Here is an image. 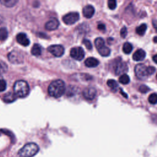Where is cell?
<instances>
[{"label":"cell","instance_id":"2e32d148","mask_svg":"<svg viewBox=\"0 0 157 157\" xmlns=\"http://www.w3.org/2000/svg\"><path fill=\"white\" fill-rule=\"evenodd\" d=\"M17 99L16 95L14 94V93L12 92H8L7 93H6L4 94L2 97L3 101L6 103H10L13 101H15Z\"/></svg>","mask_w":157,"mask_h":157},{"label":"cell","instance_id":"4316f807","mask_svg":"<svg viewBox=\"0 0 157 157\" xmlns=\"http://www.w3.org/2000/svg\"><path fill=\"white\" fill-rule=\"evenodd\" d=\"M7 68L8 67L6 63L3 61L0 60V75L6 72L7 71Z\"/></svg>","mask_w":157,"mask_h":157},{"label":"cell","instance_id":"9a60e30c","mask_svg":"<svg viewBox=\"0 0 157 157\" xmlns=\"http://www.w3.org/2000/svg\"><path fill=\"white\" fill-rule=\"evenodd\" d=\"M99 61L93 57H89L85 61V65L88 67H95L99 64Z\"/></svg>","mask_w":157,"mask_h":157},{"label":"cell","instance_id":"5b68a950","mask_svg":"<svg viewBox=\"0 0 157 157\" xmlns=\"http://www.w3.org/2000/svg\"><path fill=\"white\" fill-rule=\"evenodd\" d=\"M80 18L79 13L77 12H71L66 14L63 17V22L68 25H71L76 23Z\"/></svg>","mask_w":157,"mask_h":157},{"label":"cell","instance_id":"4dcf8cb0","mask_svg":"<svg viewBox=\"0 0 157 157\" xmlns=\"http://www.w3.org/2000/svg\"><path fill=\"white\" fill-rule=\"evenodd\" d=\"M6 86H7L6 82L3 79H1L0 80V92L4 91L6 88Z\"/></svg>","mask_w":157,"mask_h":157},{"label":"cell","instance_id":"83f0119b","mask_svg":"<svg viewBox=\"0 0 157 157\" xmlns=\"http://www.w3.org/2000/svg\"><path fill=\"white\" fill-rule=\"evenodd\" d=\"M108 7L110 9L113 10L116 8L117 7V2L115 0H109L107 2Z\"/></svg>","mask_w":157,"mask_h":157},{"label":"cell","instance_id":"8fae6325","mask_svg":"<svg viewBox=\"0 0 157 157\" xmlns=\"http://www.w3.org/2000/svg\"><path fill=\"white\" fill-rule=\"evenodd\" d=\"M59 21L55 18H52L45 25V28L47 30L53 31L57 29L59 26Z\"/></svg>","mask_w":157,"mask_h":157},{"label":"cell","instance_id":"3957f363","mask_svg":"<svg viewBox=\"0 0 157 157\" xmlns=\"http://www.w3.org/2000/svg\"><path fill=\"white\" fill-rule=\"evenodd\" d=\"M39 150V146L34 142H29L25 144L19 151L18 155L20 157H32Z\"/></svg>","mask_w":157,"mask_h":157},{"label":"cell","instance_id":"4fadbf2b","mask_svg":"<svg viewBox=\"0 0 157 157\" xmlns=\"http://www.w3.org/2000/svg\"><path fill=\"white\" fill-rule=\"evenodd\" d=\"M94 12H95L94 8L91 5H87L85 6L82 10L83 16L86 18H91L93 16Z\"/></svg>","mask_w":157,"mask_h":157},{"label":"cell","instance_id":"7c38bea8","mask_svg":"<svg viewBox=\"0 0 157 157\" xmlns=\"http://www.w3.org/2000/svg\"><path fill=\"white\" fill-rule=\"evenodd\" d=\"M16 39L18 43L25 47L28 46L30 43L29 39H28V36L25 33H18L16 36Z\"/></svg>","mask_w":157,"mask_h":157},{"label":"cell","instance_id":"7402d4cb","mask_svg":"<svg viewBox=\"0 0 157 157\" xmlns=\"http://www.w3.org/2000/svg\"><path fill=\"white\" fill-rule=\"evenodd\" d=\"M8 36V31L6 28L1 27L0 28V40H4L6 39Z\"/></svg>","mask_w":157,"mask_h":157},{"label":"cell","instance_id":"ba28073f","mask_svg":"<svg viewBox=\"0 0 157 157\" xmlns=\"http://www.w3.org/2000/svg\"><path fill=\"white\" fill-rule=\"evenodd\" d=\"M48 52L56 57L61 56L64 52V47L61 45H52L47 48Z\"/></svg>","mask_w":157,"mask_h":157},{"label":"cell","instance_id":"f1b7e54d","mask_svg":"<svg viewBox=\"0 0 157 157\" xmlns=\"http://www.w3.org/2000/svg\"><path fill=\"white\" fill-rule=\"evenodd\" d=\"M139 90L142 93H147L148 91H150V88L145 85H142L139 86Z\"/></svg>","mask_w":157,"mask_h":157},{"label":"cell","instance_id":"603a6c76","mask_svg":"<svg viewBox=\"0 0 157 157\" xmlns=\"http://www.w3.org/2000/svg\"><path fill=\"white\" fill-rule=\"evenodd\" d=\"M0 2L6 7H11L13 6L17 2V1H16V0H1Z\"/></svg>","mask_w":157,"mask_h":157},{"label":"cell","instance_id":"44dd1931","mask_svg":"<svg viewBox=\"0 0 157 157\" xmlns=\"http://www.w3.org/2000/svg\"><path fill=\"white\" fill-rule=\"evenodd\" d=\"M129 82H130L129 77L126 74L121 75L120 77H119V82L121 83V84L126 85V84L129 83Z\"/></svg>","mask_w":157,"mask_h":157},{"label":"cell","instance_id":"e575fe53","mask_svg":"<svg viewBox=\"0 0 157 157\" xmlns=\"http://www.w3.org/2000/svg\"><path fill=\"white\" fill-rule=\"evenodd\" d=\"M120 92H121V94L124 96V97H125V98H128V96H127V94H124V93L123 92V91H122V90H120Z\"/></svg>","mask_w":157,"mask_h":157},{"label":"cell","instance_id":"f546056e","mask_svg":"<svg viewBox=\"0 0 157 157\" xmlns=\"http://www.w3.org/2000/svg\"><path fill=\"white\" fill-rule=\"evenodd\" d=\"M83 44L85 45V46L86 47V48L88 50H91V48H92V44H91V42L89 40L84 39L83 40Z\"/></svg>","mask_w":157,"mask_h":157},{"label":"cell","instance_id":"277c9868","mask_svg":"<svg viewBox=\"0 0 157 157\" xmlns=\"http://www.w3.org/2000/svg\"><path fill=\"white\" fill-rule=\"evenodd\" d=\"M136 77L140 80H145L149 76L147 72V66L144 64H138L134 67Z\"/></svg>","mask_w":157,"mask_h":157},{"label":"cell","instance_id":"836d02e7","mask_svg":"<svg viewBox=\"0 0 157 157\" xmlns=\"http://www.w3.org/2000/svg\"><path fill=\"white\" fill-rule=\"evenodd\" d=\"M98 29L101 31H105V26L104 24L103 23H99L98 25V26H97Z\"/></svg>","mask_w":157,"mask_h":157},{"label":"cell","instance_id":"7a4b0ae2","mask_svg":"<svg viewBox=\"0 0 157 157\" xmlns=\"http://www.w3.org/2000/svg\"><path fill=\"white\" fill-rule=\"evenodd\" d=\"M29 92L28 83L23 80H19L15 82L13 85V93L17 97L25 98L27 96Z\"/></svg>","mask_w":157,"mask_h":157},{"label":"cell","instance_id":"ffe728a7","mask_svg":"<svg viewBox=\"0 0 157 157\" xmlns=\"http://www.w3.org/2000/svg\"><path fill=\"white\" fill-rule=\"evenodd\" d=\"M132 50V45L129 42H125L123 46V51L126 54H129Z\"/></svg>","mask_w":157,"mask_h":157},{"label":"cell","instance_id":"d4e9b609","mask_svg":"<svg viewBox=\"0 0 157 157\" xmlns=\"http://www.w3.org/2000/svg\"><path fill=\"white\" fill-rule=\"evenodd\" d=\"M107 85H108V86H109L112 89H116L118 86V83L115 80H113V79L108 80L107 82Z\"/></svg>","mask_w":157,"mask_h":157},{"label":"cell","instance_id":"6da1fadb","mask_svg":"<svg viewBox=\"0 0 157 157\" xmlns=\"http://www.w3.org/2000/svg\"><path fill=\"white\" fill-rule=\"evenodd\" d=\"M64 82L60 79L55 80L51 82L48 87V94L53 98H58L63 95L65 92Z\"/></svg>","mask_w":157,"mask_h":157},{"label":"cell","instance_id":"74e56055","mask_svg":"<svg viewBox=\"0 0 157 157\" xmlns=\"http://www.w3.org/2000/svg\"><path fill=\"white\" fill-rule=\"evenodd\" d=\"M154 42H155V43L156 42V37H154Z\"/></svg>","mask_w":157,"mask_h":157},{"label":"cell","instance_id":"8d00e7d4","mask_svg":"<svg viewBox=\"0 0 157 157\" xmlns=\"http://www.w3.org/2000/svg\"><path fill=\"white\" fill-rule=\"evenodd\" d=\"M2 22V17L0 15V24Z\"/></svg>","mask_w":157,"mask_h":157},{"label":"cell","instance_id":"d590c367","mask_svg":"<svg viewBox=\"0 0 157 157\" xmlns=\"http://www.w3.org/2000/svg\"><path fill=\"white\" fill-rule=\"evenodd\" d=\"M156 57H157V55H155L153 56V61H154L155 63H156Z\"/></svg>","mask_w":157,"mask_h":157},{"label":"cell","instance_id":"30bf717a","mask_svg":"<svg viewBox=\"0 0 157 157\" xmlns=\"http://www.w3.org/2000/svg\"><path fill=\"white\" fill-rule=\"evenodd\" d=\"M83 97L88 100L93 99L96 95V90L94 88L90 86L85 88L82 92Z\"/></svg>","mask_w":157,"mask_h":157},{"label":"cell","instance_id":"cb8c5ba5","mask_svg":"<svg viewBox=\"0 0 157 157\" xmlns=\"http://www.w3.org/2000/svg\"><path fill=\"white\" fill-rule=\"evenodd\" d=\"M94 45L96 47V48L98 49H99V48L102 47V46L105 45V42L104 40L102 38V37H98L95 39L94 40Z\"/></svg>","mask_w":157,"mask_h":157},{"label":"cell","instance_id":"5bb4252c","mask_svg":"<svg viewBox=\"0 0 157 157\" xmlns=\"http://www.w3.org/2000/svg\"><path fill=\"white\" fill-rule=\"evenodd\" d=\"M146 56V53L143 49H139L136 50L133 55H132V59L135 61H140L143 60Z\"/></svg>","mask_w":157,"mask_h":157},{"label":"cell","instance_id":"e0dca14e","mask_svg":"<svg viewBox=\"0 0 157 157\" xmlns=\"http://www.w3.org/2000/svg\"><path fill=\"white\" fill-rule=\"evenodd\" d=\"M42 48L38 44H34L33 46L31 48V54L34 56H40L42 53Z\"/></svg>","mask_w":157,"mask_h":157},{"label":"cell","instance_id":"52a82bcc","mask_svg":"<svg viewBox=\"0 0 157 157\" xmlns=\"http://www.w3.org/2000/svg\"><path fill=\"white\" fill-rule=\"evenodd\" d=\"M70 56L75 60L81 61L85 56V52L81 47H75L70 50Z\"/></svg>","mask_w":157,"mask_h":157},{"label":"cell","instance_id":"484cf974","mask_svg":"<svg viewBox=\"0 0 157 157\" xmlns=\"http://www.w3.org/2000/svg\"><path fill=\"white\" fill-rule=\"evenodd\" d=\"M156 101H157L156 93H152L148 96V102L151 104H155L156 103Z\"/></svg>","mask_w":157,"mask_h":157},{"label":"cell","instance_id":"d6a6232c","mask_svg":"<svg viewBox=\"0 0 157 157\" xmlns=\"http://www.w3.org/2000/svg\"><path fill=\"white\" fill-rule=\"evenodd\" d=\"M156 69L155 67L153 66H148L147 67V72L148 74V75H151L152 74H153L155 72Z\"/></svg>","mask_w":157,"mask_h":157},{"label":"cell","instance_id":"d6986e66","mask_svg":"<svg viewBox=\"0 0 157 157\" xmlns=\"http://www.w3.org/2000/svg\"><path fill=\"white\" fill-rule=\"evenodd\" d=\"M147 28V25L145 23H142L140 26L136 28V32L139 36H143L145 33Z\"/></svg>","mask_w":157,"mask_h":157},{"label":"cell","instance_id":"8992f818","mask_svg":"<svg viewBox=\"0 0 157 157\" xmlns=\"http://www.w3.org/2000/svg\"><path fill=\"white\" fill-rule=\"evenodd\" d=\"M8 59L13 64H20L23 62V55L17 50H13L8 54Z\"/></svg>","mask_w":157,"mask_h":157},{"label":"cell","instance_id":"9c48e42d","mask_svg":"<svg viewBox=\"0 0 157 157\" xmlns=\"http://www.w3.org/2000/svg\"><path fill=\"white\" fill-rule=\"evenodd\" d=\"M128 71V67L126 63L121 60L118 61L115 66V73L116 75H122Z\"/></svg>","mask_w":157,"mask_h":157},{"label":"cell","instance_id":"ac0fdd59","mask_svg":"<svg viewBox=\"0 0 157 157\" xmlns=\"http://www.w3.org/2000/svg\"><path fill=\"white\" fill-rule=\"evenodd\" d=\"M98 51L99 53L102 56H108L110 54V48L105 45H104L102 47L98 49Z\"/></svg>","mask_w":157,"mask_h":157},{"label":"cell","instance_id":"1f68e13d","mask_svg":"<svg viewBox=\"0 0 157 157\" xmlns=\"http://www.w3.org/2000/svg\"><path fill=\"white\" fill-rule=\"evenodd\" d=\"M128 34V31H127V28L126 26H123L121 30H120V36L121 37L124 38Z\"/></svg>","mask_w":157,"mask_h":157}]
</instances>
